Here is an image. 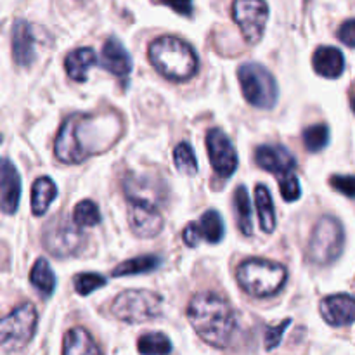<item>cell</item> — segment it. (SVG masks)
<instances>
[{"label":"cell","mask_w":355,"mask_h":355,"mask_svg":"<svg viewBox=\"0 0 355 355\" xmlns=\"http://www.w3.org/2000/svg\"><path fill=\"white\" fill-rule=\"evenodd\" d=\"M120 118L114 114H71L59 128L54 142L55 158L68 165L104 153L118 141Z\"/></svg>","instance_id":"obj_1"},{"label":"cell","mask_w":355,"mask_h":355,"mask_svg":"<svg viewBox=\"0 0 355 355\" xmlns=\"http://www.w3.org/2000/svg\"><path fill=\"white\" fill-rule=\"evenodd\" d=\"M187 319L198 336L215 349H227L238 328V318L227 300L211 291L194 295Z\"/></svg>","instance_id":"obj_2"},{"label":"cell","mask_w":355,"mask_h":355,"mask_svg":"<svg viewBox=\"0 0 355 355\" xmlns=\"http://www.w3.org/2000/svg\"><path fill=\"white\" fill-rule=\"evenodd\" d=\"M149 61L156 71L172 82H186L198 71V55L187 42L177 37H159L149 45Z\"/></svg>","instance_id":"obj_3"},{"label":"cell","mask_w":355,"mask_h":355,"mask_svg":"<svg viewBox=\"0 0 355 355\" xmlns=\"http://www.w3.org/2000/svg\"><path fill=\"white\" fill-rule=\"evenodd\" d=\"M236 279L248 295L266 298L283 290L288 281V270L272 260L250 259L238 267Z\"/></svg>","instance_id":"obj_4"},{"label":"cell","mask_w":355,"mask_h":355,"mask_svg":"<svg viewBox=\"0 0 355 355\" xmlns=\"http://www.w3.org/2000/svg\"><path fill=\"white\" fill-rule=\"evenodd\" d=\"M163 298L149 290H127L114 298L111 312L128 324H142L162 315Z\"/></svg>","instance_id":"obj_5"},{"label":"cell","mask_w":355,"mask_h":355,"mask_svg":"<svg viewBox=\"0 0 355 355\" xmlns=\"http://www.w3.org/2000/svg\"><path fill=\"white\" fill-rule=\"evenodd\" d=\"M239 85H241L243 96L252 106L269 110L277 103L279 97V87L272 73L262 64L257 62H246L238 69Z\"/></svg>","instance_id":"obj_6"},{"label":"cell","mask_w":355,"mask_h":355,"mask_svg":"<svg viewBox=\"0 0 355 355\" xmlns=\"http://www.w3.org/2000/svg\"><path fill=\"white\" fill-rule=\"evenodd\" d=\"M345 245V231L340 220L335 217H322L315 224L309 241V260L318 266L333 263L343 252Z\"/></svg>","instance_id":"obj_7"},{"label":"cell","mask_w":355,"mask_h":355,"mask_svg":"<svg viewBox=\"0 0 355 355\" xmlns=\"http://www.w3.org/2000/svg\"><path fill=\"white\" fill-rule=\"evenodd\" d=\"M85 245L82 227L68 215H55L44 229V246L55 259H68L76 255Z\"/></svg>","instance_id":"obj_8"},{"label":"cell","mask_w":355,"mask_h":355,"mask_svg":"<svg viewBox=\"0 0 355 355\" xmlns=\"http://www.w3.org/2000/svg\"><path fill=\"white\" fill-rule=\"evenodd\" d=\"M38 315L33 304H23L0 319V347L9 352L24 349L37 331Z\"/></svg>","instance_id":"obj_9"},{"label":"cell","mask_w":355,"mask_h":355,"mask_svg":"<svg viewBox=\"0 0 355 355\" xmlns=\"http://www.w3.org/2000/svg\"><path fill=\"white\" fill-rule=\"evenodd\" d=\"M232 17L250 45L259 44L269 19V6L266 0H234Z\"/></svg>","instance_id":"obj_10"},{"label":"cell","mask_w":355,"mask_h":355,"mask_svg":"<svg viewBox=\"0 0 355 355\" xmlns=\"http://www.w3.org/2000/svg\"><path fill=\"white\" fill-rule=\"evenodd\" d=\"M207 149L208 158L217 175L229 179L238 168V153L227 134L220 128H211L207 134Z\"/></svg>","instance_id":"obj_11"},{"label":"cell","mask_w":355,"mask_h":355,"mask_svg":"<svg viewBox=\"0 0 355 355\" xmlns=\"http://www.w3.org/2000/svg\"><path fill=\"white\" fill-rule=\"evenodd\" d=\"M225 234V224L222 215L217 210H208L201 215L198 222H191L186 229H184V243L189 248L200 245V241L211 243L217 245L224 239Z\"/></svg>","instance_id":"obj_12"},{"label":"cell","mask_w":355,"mask_h":355,"mask_svg":"<svg viewBox=\"0 0 355 355\" xmlns=\"http://www.w3.org/2000/svg\"><path fill=\"white\" fill-rule=\"evenodd\" d=\"M123 191L128 201H142V203L159 205L166 200L168 186L163 180L148 175H128L123 180Z\"/></svg>","instance_id":"obj_13"},{"label":"cell","mask_w":355,"mask_h":355,"mask_svg":"<svg viewBox=\"0 0 355 355\" xmlns=\"http://www.w3.org/2000/svg\"><path fill=\"white\" fill-rule=\"evenodd\" d=\"M128 225L137 238L151 239L162 232L163 217L155 205L128 201Z\"/></svg>","instance_id":"obj_14"},{"label":"cell","mask_w":355,"mask_h":355,"mask_svg":"<svg viewBox=\"0 0 355 355\" xmlns=\"http://www.w3.org/2000/svg\"><path fill=\"white\" fill-rule=\"evenodd\" d=\"M255 162L266 172L276 173L279 177L293 173L297 168V159L283 146H260L255 151Z\"/></svg>","instance_id":"obj_15"},{"label":"cell","mask_w":355,"mask_h":355,"mask_svg":"<svg viewBox=\"0 0 355 355\" xmlns=\"http://www.w3.org/2000/svg\"><path fill=\"white\" fill-rule=\"evenodd\" d=\"M21 200V175L12 162L0 165V210L7 215L16 214Z\"/></svg>","instance_id":"obj_16"},{"label":"cell","mask_w":355,"mask_h":355,"mask_svg":"<svg viewBox=\"0 0 355 355\" xmlns=\"http://www.w3.org/2000/svg\"><path fill=\"white\" fill-rule=\"evenodd\" d=\"M321 314L328 324L335 328L350 326L354 322L355 305L354 298L347 293L331 295L321 302Z\"/></svg>","instance_id":"obj_17"},{"label":"cell","mask_w":355,"mask_h":355,"mask_svg":"<svg viewBox=\"0 0 355 355\" xmlns=\"http://www.w3.org/2000/svg\"><path fill=\"white\" fill-rule=\"evenodd\" d=\"M101 66L104 69H107L110 73H113V75L125 78V76L130 75L134 62H132L130 54L123 47V44L120 40H116V38H110L103 47Z\"/></svg>","instance_id":"obj_18"},{"label":"cell","mask_w":355,"mask_h":355,"mask_svg":"<svg viewBox=\"0 0 355 355\" xmlns=\"http://www.w3.org/2000/svg\"><path fill=\"white\" fill-rule=\"evenodd\" d=\"M35 35L28 21H16L12 28V58L19 66L35 61Z\"/></svg>","instance_id":"obj_19"},{"label":"cell","mask_w":355,"mask_h":355,"mask_svg":"<svg viewBox=\"0 0 355 355\" xmlns=\"http://www.w3.org/2000/svg\"><path fill=\"white\" fill-rule=\"evenodd\" d=\"M312 66L324 78H338L345 69V58L336 47H319L312 58Z\"/></svg>","instance_id":"obj_20"},{"label":"cell","mask_w":355,"mask_h":355,"mask_svg":"<svg viewBox=\"0 0 355 355\" xmlns=\"http://www.w3.org/2000/svg\"><path fill=\"white\" fill-rule=\"evenodd\" d=\"M97 55L94 52V49L90 47H82L76 49V51L69 52L66 55V73H68L69 78H73L75 82H85L87 75H89V69L92 66H96Z\"/></svg>","instance_id":"obj_21"},{"label":"cell","mask_w":355,"mask_h":355,"mask_svg":"<svg viewBox=\"0 0 355 355\" xmlns=\"http://www.w3.org/2000/svg\"><path fill=\"white\" fill-rule=\"evenodd\" d=\"M103 350L96 345L92 336L82 328H73L66 333L62 354L66 355H97Z\"/></svg>","instance_id":"obj_22"},{"label":"cell","mask_w":355,"mask_h":355,"mask_svg":"<svg viewBox=\"0 0 355 355\" xmlns=\"http://www.w3.org/2000/svg\"><path fill=\"white\" fill-rule=\"evenodd\" d=\"M58 196V186L54 184V180L49 179V177H40V179L35 180L33 189H31V211L33 215L40 217L45 211L49 210L52 201Z\"/></svg>","instance_id":"obj_23"},{"label":"cell","mask_w":355,"mask_h":355,"mask_svg":"<svg viewBox=\"0 0 355 355\" xmlns=\"http://www.w3.org/2000/svg\"><path fill=\"white\" fill-rule=\"evenodd\" d=\"M162 267V259L158 255H141L135 259L125 260L120 266L113 269L114 277H123V276H139V274H148L155 272Z\"/></svg>","instance_id":"obj_24"},{"label":"cell","mask_w":355,"mask_h":355,"mask_svg":"<svg viewBox=\"0 0 355 355\" xmlns=\"http://www.w3.org/2000/svg\"><path fill=\"white\" fill-rule=\"evenodd\" d=\"M255 203L260 217V227H262L263 232L270 234L276 229V210H274V201L272 196H270V191L263 184L257 186Z\"/></svg>","instance_id":"obj_25"},{"label":"cell","mask_w":355,"mask_h":355,"mask_svg":"<svg viewBox=\"0 0 355 355\" xmlns=\"http://www.w3.org/2000/svg\"><path fill=\"white\" fill-rule=\"evenodd\" d=\"M234 214L239 231L245 236L253 234V217H252V201L245 186H238L234 191Z\"/></svg>","instance_id":"obj_26"},{"label":"cell","mask_w":355,"mask_h":355,"mask_svg":"<svg viewBox=\"0 0 355 355\" xmlns=\"http://www.w3.org/2000/svg\"><path fill=\"white\" fill-rule=\"evenodd\" d=\"M30 281L44 297H51L55 290V276L54 270L51 269L49 262L45 259H38L35 266L31 267Z\"/></svg>","instance_id":"obj_27"},{"label":"cell","mask_w":355,"mask_h":355,"mask_svg":"<svg viewBox=\"0 0 355 355\" xmlns=\"http://www.w3.org/2000/svg\"><path fill=\"white\" fill-rule=\"evenodd\" d=\"M173 162H175L177 170L184 175H194L198 172V158L193 146L189 142H180L173 149Z\"/></svg>","instance_id":"obj_28"},{"label":"cell","mask_w":355,"mask_h":355,"mask_svg":"<svg viewBox=\"0 0 355 355\" xmlns=\"http://www.w3.org/2000/svg\"><path fill=\"white\" fill-rule=\"evenodd\" d=\"M73 222H75L78 227H94L101 222V211L94 201L83 200L73 208Z\"/></svg>","instance_id":"obj_29"},{"label":"cell","mask_w":355,"mask_h":355,"mask_svg":"<svg viewBox=\"0 0 355 355\" xmlns=\"http://www.w3.org/2000/svg\"><path fill=\"white\" fill-rule=\"evenodd\" d=\"M139 352L141 354H170L172 352V342L163 333H148L139 340Z\"/></svg>","instance_id":"obj_30"},{"label":"cell","mask_w":355,"mask_h":355,"mask_svg":"<svg viewBox=\"0 0 355 355\" xmlns=\"http://www.w3.org/2000/svg\"><path fill=\"white\" fill-rule=\"evenodd\" d=\"M329 142V128L324 123L312 125L304 130V144L307 151L319 153L328 146Z\"/></svg>","instance_id":"obj_31"},{"label":"cell","mask_w":355,"mask_h":355,"mask_svg":"<svg viewBox=\"0 0 355 355\" xmlns=\"http://www.w3.org/2000/svg\"><path fill=\"white\" fill-rule=\"evenodd\" d=\"M73 284H75L76 293L82 295V297H87L92 291L103 288L106 284V277L97 272H82L73 277Z\"/></svg>","instance_id":"obj_32"},{"label":"cell","mask_w":355,"mask_h":355,"mask_svg":"<svg viewBox=\"0 0 355 355\" xmlns=\"http://www.w3.org/2000/svg\"><path fill=\"white\" fill-rule=\"evenodd\" d=\"M279 189H281V196H283V200L288 201V203H293V201H297L298 198L302 196L300 182H298V179L293 175V173H288V175L279 177Z\"/></svg>","instance_id":"obj_33"},{"label":"cell","mask_w":355,"mask_h":355,"mask_svg":"<svg viewBox=\"0 0 355 355\" xmlns=\"http://www.w3.org/2000/svg\"><path fill=\"white\" fill-rule=\"evenodd\" d=\"M290 324H291V319H286V321H283L281 324L267 329V333H266V349L267 350H272L279 345L281 340H283V335L286 333L288 326Z\"/></svg>","instance_id":"obj_34"},{"label":"cell","mask_w":355,"mask_h":355,"mask_svg":"<svg viewBox=\"0 0 355 355\" xmlns=\"http://www.w3.org/2000/svg\"><path fill=\"white\" fill-rule=\"evenodd\" d=\"M333 189L338 191V193L345 194V196L354 198V189H355V180L352 175H335L331 180Z\"/></svg>","instance_id":"obj_35"},{"label":"cell","mask_w":355,"mask_h":355,"mask_svg":"<svg viewBox=\"0 0 355 355\" xmlns=\"http://www.w3.org/2000/svg\"><path fill=\"white\" fill-rule=\"evenodd\" d=\"M338 38L347 45V47L352 49L355 44V33H354V19H347L342 26L338 28Z\"/></svg>","instance_id":"obj_36"},{"label":"cell","mask_w":355,"mask_h":355,"mask_svg":"<svg viewBox=\"0 0 355 355\" xmlns=\"http://www.w3.org/2000/svg\"><path fill=\"white\" fill-rule=\"evenodd\" d=\"M162 3L168 6L175 12L184 14V16H189L193 12V0H162Z\"/></svg>","instance_id":"obj_37"},{"label":"cell","mask_w":355,"mask_h":355,"mask_svg":"<svg viewBox=\"0 0 355 355\" xmlns=\"http://www.w3.org/2000/svg\"><path fill=\"white\" fill-rule=\"evenodd\" d=\"M0 144H2V135H0Z\"/></svg>","instance_id":"obj_38"}]
</instances>
